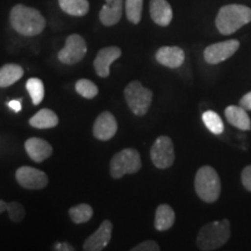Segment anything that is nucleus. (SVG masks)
<instances>
[{"instance_id": "34", "label": "nucleus", "mask_w": 251, "mask_h": 251, "mask_svg": "<svg viewBox=\"0 0 251 251\" xmlns=\"http://www.w3.org/2000/svg\"><path fill=\"white\" fill-rule=\"evenodd\" d=\"M7 211V202H5L4 200H0V214Z\"/></svg>"}, {"instance_id": "22", "label": "nucleus", "mask_w": 251, "mask_h": 251, "mask_svg": "<svg viewBox=\"0 0 251 251\" xmlns=\"http://www.w3.org/2000/svg\"><path fill=\"white\" fill-rule=\"evenodd\" d=\"M63 12L74 17H84L90 9L87 0H58Z\"/></svg>"}, {"instance_id": "2", "label": "nucleus", "mask_w": 251, "mask_h": 251, "mask_svg": "<svg viewBox=\"0 0 251 251\" xmlns=\"http://www.w3.org/2000/svg\"><path fill=\"white\" fill-rule=\"evenodd\" d=\"M251 21V8L243 5H227L219 11L215 24L224 35L233 34Z\"/></svg>"}, {"instance_id": "18", "label": "nucleus", "mask_w": 251, "mask_h": 251, "mask_svg": "<svg viewBox=\"0 0 251 251\" xmlns=\"http://www.w3.org/2000/svg\"><path fill=\"white\" fill-rule=\"evenodd\" d=\"M226 118L230 125L235 126L241 130H250L251 121L248 115L247 109L242 106H228L225 111Z\"/></svg>"}, {"instance_id": "14", "label": "nucleus", "mask_w": 251, "mask_h": 251, "mask_svg": "<svg viewBox=\"0 0 251 251\" xmlns=\"http://www.w3.org/2000/svg\"><path fill=\"white\" fill-rule=\"evenodd\" d=\"M156 61L166 68L177 69L183 65L185 52L179 47H162L157 50Z\"/></svg>"}, {"instance_id": "5", "label": "nucleus", "mask_w": 251, "mask_h": 251, "mask_svg": "<svg viewBox=\"0 0 251 251\" xmlns=\"http://www.w3.org/2000/svg\"><path fill=\"white\" fill-rule=\"evenodd\" d=\"M142 168V161L137 150L127 148L112 157L109 163V174L114 179H120L125 175H133Z\"/></svg>"}, {"instance_id": "4", "label": "nucleus", "mask_w": 251, "mask_h": 251, "mask_svg": "<svg viewBox=\"0 0 251 251\" xmlns=\"http://www.w3.org/2000/svg\"><path fill=\"white\" fill-rule=\"evenodd\" d=\"M194 187L198 197L205 202H215L221 193V181L219 175L212 166L205 165L198 170L194 179Z\"/></svg>"}, {"instance_id": "13", "label": "nucleus", "mask_w": 251, "mask_h": 251, "mask_svg": "<svg viewBox=\"0 0 251 251\" xmlns=\"http://www.w3.org/2000/svg\"><path fill=\"white\" fill-rule=\"evenodd\" d=\"M121 56V49L118 47H106L99 50L98 55L94 59L93 65L96 74L101 78H107L111 74V64Z\"/></svg>"}, {"instance_id": "30", "label": "nucleus", "mask_w": 251, "mask_h": 251, "mask_svg": "<svg viewBox=\"0 0 251 251\" xmlns=\"http://www.w3.org/2000/svg\"><path fill=\"white\" fill-rule=\"evenodd\" d=\"M242 184L248 191L251 192V165L247 166L242 172Z\"/></svg>"}, {"instance_id": "20", "label": "nucleus", "mask_w": 251, "mask_h": 251, "mask_svg": "<svg viewBox=\"0 0 251 251\" xmlns=\"http://www.w3.org/2000/svg\"><path fill=\"white\" fill-rule=\"evenodd\" d=\"M24 76V69L18 64H5L0 68V87L5 89L13 85Z\"/></svg>"}, {"instance_id": "33", "label": "nucleus", "mask_w": 251, "mask_h": 251, "mask_svg": "<svg viewBox=\"0 0 251 251\" xmlns=\"http://www.w3.org/2000/svg\"><path fill=\"white\" fill-rule=\"evenodd\" d=\"M7 106L12 111L15 113H19L21 111V99H17V100H11V101L7 102Z\"/></svg>"}, {"instance_id": "15", "label": "nucleus", "mask_w": 251, "mask_h": 251, "mask_svg": "<svg viewBox=\"0 0 251 251\" xmlns=\"http://www.w3.org/2000/svg\"><path fill=\"white\" fill-rule=\"evenodd\" d=\"M25 149L34 162L41 163L52 155V147L39 137H30L25 142Z\"/></svg>"}, {"instance_id": "6", "label": "nucleus", "mask_w": 251, "mask_h": 251, "mask_svg": "<svg viewBox=\"0 0 251 251\" xmlns=\"http://www.w3.org/2000/svg\"><path fill=\"white\" fill-rule=\"evenodd\" d=\"M125 98L128 107L137 117H143L149 111L152 101L151 90L144 87L140 81H130L125 89Z\"/></svg>"}, {"instance_id": "29", "label": "nucleus", "mask_w": 251, "mask_h": 251, "mask_svg": "<svg viewBox=\"0 0 251 251\" xmlns=\"http://www.w3.org/2000/svg\"><path fill=\"white\" fill-rule=\"evenodd\" d=\"M161 248H159L158 243L155 242V241H146V242H142L137 244L136 247L131 248V251H159Z\"/></svg>"}, {"instance_id": "26", "label": "nucleus", "mask_w": 251, "mask_h": 251, "mask_svg": "<svg viewBox=\"0 0 251 251\" xmlns=\"http://www.w3.org/2000/svg\"><path fill=\"white\" fill-rule=\"evenodd\" d=\"M126 14L131 24H140L142 18L143 0H126Z\"/></svg>"}, {"instance_id": "21", "label": "nucleus", "mask_w": 251, "mask_h": 251, "mask_svg": "<svg viewBox=\"0 0 251 251\" xmlns=\"http://www.w3.org/2000/svg\"><path fill=\"white\" fill-rule=\"evenodd\" d=\"M176 215L174 209L169 205H159L156 209L155 228L158 231H164L170 229L175 224Z\"/></svg>"}, {"instance_id": "27", "label": "nucleus", "mask_w": 251, "mask_h": 251, "mask_svg": "<svg viewBox=\"0 0 251 251\" xmlns=\"http://www.w3.org/2000/svg\"><path fill=\"white\" fill-rule=\"evenodd\" d=\"M76 91L78 94H80L81 97L86 99H93L99 93V90L96 84L89 79H84V78L76 83Z\"/></svg>"}, {"instance_id": "24", "label": "nucleus", "mask_w": 251, "mask_h": 251, "mask_svg": "<svg viewBox=\"0 0 251 251\" xmlns=\"http://www.w3.org/2000/svg\"><path fill=\"white\" fill-rule=\"evenodd\" d=\"M26 89L29 93L34 105H40L45 98V85L40 78H29L26 83Z\"/></svg>"}, {"instance_id": "19", "label": "nucleus", "mask_w": 251, "mask_h": 251, "mask_svg": "<svg viewBox=\"0 0 251 251\" xmlns=\"http://www.w3.org/2000/svg\"><path fill=\"white\" fill-rule=\"evenodd\" d=\"M29 125L34 128H39V129L54 128L58 125V117L51 109L43 108L29 119Z\"/></svg>"}, {"instance_id": "25", "label": "nucleus", "mask_w": 251, "mask_h": 251, "mask_svg": "<svg viewBox=\"0 0 251 251\" xmlns=\"http://www.w3.org/2000/svg\"><path fill=\"white\" fill-rule=\"evenodd\" d=\"M202 121L211 133L215 135H220L224 133L225 125L224 122H222V119L219 117L218 113L213 111H206L202 114Z\"/></svg>"}, {"instance_id": "12", "label": "nucleus", "mask_w": 251, "mask_h": 251, "mask_svg": "<svg viewBox=\"0 0 251 251\" xmlns=\"http://www.w3.org/2000/svg\"><path fill=\"white\" fill-rule=\"evenodd\" d=\"M118 131V122L109 112H102L96 119L93 125V135L100 141L111 140Z\"/></svg>"}, {"instance_id": "1", "label": "nucleus", "mask_w": 251, "mask_h": 251, "mask_svg": "<svg viewBox=\"0 0 251 251\" xmlns=\"http://www.w3.org/2000/svg\"><path fill=\"white\" fill-rule=\"evenodd\" d=\"M9 21L15 31L24 36H35L46 27V19L35 8L15 5L9 14Z\"/></svg>"}, {"instance_id": "7", "label": "nucleus", "mask_w": 251, "mask_h": 251, "mask_svg": "<svg viewBox=\"0 0 251 251\" xmlns=\"http://www.w3.org/2000/svg\"><path fill=\"white\" fill-rule=\"evenodd\" d=\"M150 157L153 165L158 169H168L175 162V148L169 136H159L152 144Z\"/></svg>"}, {"instance_id": "11", "label": "nucleus", "mask_w": 251, "mask_h": 251, "mask_svg": "<svg viewBox=\"0 0 251 251\" xmlns=\"http://www.w3.org/2000/svg\"><path fill=\"white\" fill-rule=\"evenodd\" d=\"M113 226L109 220H105L102 224L99 226L96 233L86 238L84 242L83 249L85 251H101L108 246L109 241L112 237Z\"/></svg>"}, {"instance_id": "28", "label": "nucleus", "mask_w": 251, "mask_h": 251, "mask_svg": "<svg viewBox=\"0 0 251 251\" xmlns=\"http://www.w3.org/2000/svg\"><path fill=\"white\" fill-rule=\"evenodd\" d=\"M7 213H8L9 219H11V221L15 222V224L23 221L25 215H26L25 207L18 201L7 202Z\"/></svg>"}, {"instance_id": "10", "label": "nucleus", "mask_w": 251, "mask_h": 251, "mask_svg": "<svg viewBox=\"0 0 251 251\" xmlns=\"http://www.w3.org/2000/svg\"><path fill=\"white\" fill-rule=\"evenodd\" d=\"M238 48H240V42L237 40H229L214 43V45L208 46L205 49L203 57L209 64H219V63L231 57L237 51Z\"/></svg>"}, {"instance_id": "17", "label": "nucleus", "mask_w": 251, "mask_h": 251, "mask_svg": "<svg viewBox=\"0 0 251 251\" xmlns=\"http://www.w3.org/2000/svg\"><path fill=\"white\" fill-rule=\"evenodd\" d=\"M122 0H106L99 13L100 21L103 26H114L122 17Z\"/></svg>"}, {"instance_id": "32", "label": "nucleus", "mask_w": 251, "mask_h": 251, "mask_svg": "<svg viewBox=\"0 0 251 251\" xmlns=\"http://www.w3.org/2000/svg\"><path fill=\"white\" fill-rule=\"evenodd\" d=\"M54 250L56 251H74L75 248L67 242H61L54 246Z\"/></svg>"}, {"instance_id": "31", "label": "nucleus", "mask_w": 251, "mask_h": 251, "mask_svg": "<svg viewBox=\"0 0 251 251\" xmlns=\"http://www.w3.org/2000/svg\"><path fill=\"white\" fill-rule=\"evenodd\" d=\"M240 103L244 109H249V111H251V92L247 93L246 96H243L240 100Z\"/></svg>"}, {"instance_id": "23", "label": "nucleus", "mask_w": 251, "mask_h": 251, "mask_svg": "<svg viewBox=\"0 0 251 251\" xmlns=\"http://www.w3.org/2000/svg\"><path fill=\"white\" fill-rule=\"evenodd\" d=\"M69 215L75 224H85L93 216V209L87 203H79V205L71 207L69 209Z\"/></svg>"}, {"instance_id": "8", "label": "nucleus", "mask_w": 251, "mask_h": 251, "mask_svg": "<svg viewBox=\"0 0 251 251\" xmlns=\"http://www.w3.org/2000/svg\"><path fill=\"white\" fill-rule=\"evenodd\" d=\"M87 47L85 40L78 34H72L65 41L64 48L58 51V59L63 64L72 65L85 57Z\"/></svg>"}, {"instance_id": "9", "label": "nucleus", "mask_w": 251, "mask_h": 251, "mask_svg": "<svg viewBox=\"0 0 251 251\" xmlns=\"http://www.w3.org/2000/svg\"><path fill=\"white\" fill-rule=\"evenodd\" d=\"M15 179L26 190H42L49 183L46 172L31 166H21L15 172Z\"/></svg>"}, {"instance_id": "3", "label": "nucleus", "mask_w": 251, "mask_h": 251, "mask_svg": "<svg viewBox=\"0 0 251 251\" xmlns=\"http://www.w3.org/2000/svg\"><path fill=\"white\" fill-rule=\"evenodd\" d=\"M230 237V224L228 220L214 221L203 226L197 237V246L202 251L216 250L228 242Z\"/></svg>"}, {"instance_id": "16", "label": "nucleus", "mask_w": 251, "mask_h": 251, "mask_svg": "<svg viewBox=\"0 0 251 251\" xmlns=\"http://www.w3.org/2000/svg\"><path fill=\"white\" fill-rule=\"evenodd\" d=\"M150 15L153 23L159 26H169L174 17L172 8L166 0H151L150 1Z\"/></svg>"}]
</instances>
